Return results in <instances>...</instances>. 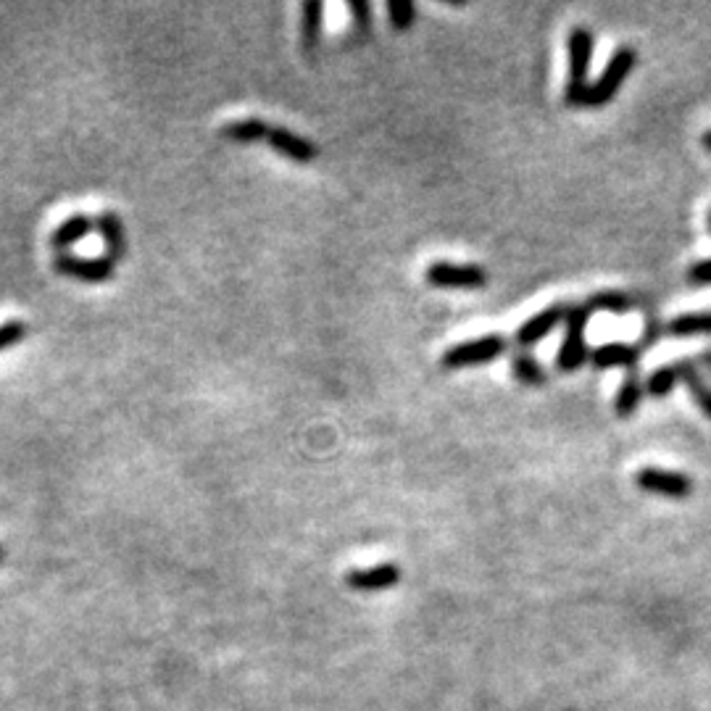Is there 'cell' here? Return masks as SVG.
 Instances as JSON below:
<instances>
[{
    "label": "cell",
    "mask_w": 711,
    "mask_h": 711,
    "mask_svg": "<svg viewBox=\"0 0 711 711\" xmlns=\"http://www.w3.org/2000/svg\"><path fill=\"white\" fill-rule=\"evenodd\" d=\"M272 130V124H266L264 119L248 116V119H237V122H227L222 127V135L235 143H253V140H266Z\"/></svg>",
    "instance_id": "16"
},
{
    "label": "cell",
    "mask_w": 711,
    "mask_h": 711,
    "mask_svg": "<svg viewBox=\"0 0 711 711\" xmlns=\"http://www.w3.org/2000/svg\"><path fill=\"white\" fill-rule=\"evenodd\" d=\"M511 369H514V377H517L522 385H527V388H540V385H546V369L540 367L538 359H532L530 353H519V356H514Z\"/></svg>",
    "instance_id": "19"
},
{
    "label": "cell",
    "mask_w": 711,
    "mask_h": 711,
    "mask_svg": "<svg viewBox=\"0 0 711 711\" xmlns=\"http://www.w3.org/2000/svg\"><path fill=\"white\" fill-rule=\"evenodd\" d=\"M95 230V219H90L87 214H74L66 222H61L56 227V232L51 235V245L56 253H66L72 245H77L79 240H85L90 232Z\"/></svg>",
    "instance_id": "11"
},
{
    "label": "cell",
    "mask_w": 711,
    "mask_h": 711,
    "mask_svg": "<svg viewBox=\"0 0 711 711\" xmlns=\"http://www.w3.org/2000/svg\"><path fill=\"white\" fill-rule=\"evenodd\" d=\"M427 282L435 288H461L477 290L488 285V274L477 264H448V261H435L427 269Z\"/></svg>",
    "instance_id": "5"
},
{
    "label": "cell",
    "mask_w": 711,
    "mask_h": 711,
    "mask_svg": "<svg viewBox=\"0 0 711 711\" xmlns=\"http://www.w3.org/2000/svg\"><path fill=\"white\" fill-rule=\"evenodd\" d=\"M24 338H27V324L19 322V319H11V322L0 324V351L14 348V345L22 343Z\"/></svg>",
    "instance_id": "23"
},
{
    "label": "cell",
    "mask_w": 711,
    "mask_h": 711,
    "mask_svg": "<svg viewBox=\"0 0 711 711\" xmlns=\"http://www.w3.org/2000/svg\"><path fill=\"white\" fill-rule=\"evenodd\" d=\"M680 382V372H677V364H672V367H659L656 372H651V377L646 380V390L648 395H654V398H664V395H669L672 390H675V385Z\"/></svg>",
    "instance_id": "21"
},
{
    "label": "cell",
    "mask_w": 711,
    "mask_h": 711,
    "mask_svg": "<svg viewBox=\"0 0 711 711\" xmlns=\"http://www.w3.org/2000/svg\"><path fill=\"white\" fill-rule=\"evenodd\" d=\"M669 338H693V335H711V311H690L669 319Z\"/></svg>",
    "instance_id": "14"
},
{
    "label": "cell",
    "mask_w": 711,
    "mask_h": 711,
    "mask_svg": "<svg viewBox=\"0 0 711 711\" xmlns=\"http://www.w3.org/2000/svg\"><path fill=\"white\" fill-rule=\"evenodd\" d=\"M640 401H643V385H640V380L635 377V374H630V377L622 382V388L617 390V398H614V411H617L622 419H627L640 409Z\"/></svg>",
    "instance_id": "18"
},
{
    "label": "cell",
    "mask_w": 711,
    "mask_h": 711,
    "mask_svg": "<svg viewBox=\"0 0 711 711\" xmlns=\"http://www.w3.org/2000/svg\"><path fill=\"white\" fill-rule=\"evenodd\" d=\"M590 311H609V314H627L632 309V298L619 290H604V293H593L588 298Z\"/></svg>",
    "instance_id": "20"
},
{
    "label": "cell",
    "mask_w": 711,
    "mask_h": 711,
    "mask_svg": "<svg viewBox=\"0 0 711 711\" xmlns=\"http://www.w3.org/2000/svg\"><path fill=\"white\" fill-rule=\"evenodd\" d=\"M388 16H390V24H393L395 32H406V29L414 27V19H417V6H414L411 0H390Z\"/></svg>",
    "instance_id": "22"
},
{
    "label": "cell",
    "mask_w": 711,
    "mask_h": 711,
    "mask_svg": "<svg viewBox=\"0 0 711 711\" xmlns=\"http://www.w3.org/2000/svg\"><path fill=\"white\" fill-rule=\"evenodd\" d=\"M324 32V3L322 0H309L303 6V22H301V40L306 51H314L319 37Z\"/></svg>",
    "instance_id": "17"
},
{
    "label": "cell",
    "mask_w": 711,
    "mask_h": 711,
    "mask_svg": "<svg viewBox=\"0 0 711 711\" xmlns=\"http://www.w3.org/2000/svg\"><path fill=\"white\" fill-rule=\"evenodd\" d=\"M401 577L395 564H377L372 569H353L348 575V585L356 590H382L395 585Z\"/></svg>",
    "instance_id": "13"
},
{
    "label": "cell",
    "mask_w": 711,
    "mask_h": 711,
    "mask_svg": "<svg viewBox=\"0 0 711 711\" xmlns=\"http://www.w3.org/2000/svg\"><path fill=\"white\" fill-rule=\"evenodd\" d=\"M638 56L632 48H619L614 56L609 58L604 74L588 87V95H585V108H601L619 93V87L630 77L632 66H635Z\"/></svg>",
    "instance_id": "3"
},
{
    "label": "cell",
    "mask_w": 711,
    "mask_h": 711,
    "mask_svg": "<svg viewBox=\"0 0 711 711\" xmlns=\"http://www.w3.org/2000/svg\"><path fill=\"white\" fill-rule=\"evenodd\" d=\"M53 266H56L58 274H66L72 280L98 285V282H106L114 277L116 261L108 259V256H101V259H79L74 253H56Z\"/></svg>",
    "instance_id": "6"
},
{
    "label": "cell",
    "mask_w": 711,
    "mask_h": 711,
    "mask_svg": "<svg viewBox=\"0 0 711 711\" xmlns=\"http://www.w3.org/2000/svg\"><path fill=\"white\" fill-rule=\"evenodd\" d=\"M266 140H269L274 151L293 158V161H301V164H309V161H314V158L319 156V148H316L311 140L295 135V132L285 130V127H272L269 135H266Z\"/></svg>",
    "instance_id": "9"
},
{
    "label": "cell",
    "mask_w": 711,
    "mask_h": 711,
    "mask_svg": "<svg viewBox=\"0 0 711 711\" xmlns=\"http://www.w3.org/2000/svg\"><path fill=\"white\" fill-rule=\"evenodd\" d=\"M590 314L593 311L588 309V303L569 306L567 322H564V343H561L559 356H556L559 372H577V369L585 367V361H590L588 343H585V327L590 322Z\"/></svg>",
    "instance_id": "2"
},
{
    "label": "cell",
    "mask_w": 711,
    "mask_h": 711,
    "mask_svg": "<svg viewBox=\"0 0 711 711\" xmlns=\"http://www.w3.org/2000/svg\"><path fill=\"white\" fill-rule=\"evenodd\" d=\"M688 282L690 285H711V259L696 261L688 269Z\"/></svg>",
    "instance_id": "24"
},
{
    "label": "cell",
    "mask_w": 711,
    "mask_h": 711,
    "mask_svg": "<svg viewBox=\"0 0 711 711\" xmlns=\"http://www.w3.org/2000/svg\"><path fill=\"white\" fill-rule=\"evenodd\" d=\"M0 559H3V551H0Z\"/></svg>",
    "instance_id": "28"
},
{
    "label": "cell",
    "mask_w": 711,
    "mask_h": 711,
    "mask_svg": "<svg viewBox=\"0 0 711 711\" xmlns=\"http://www.w3.org/2000/svg\"><path fill=\"white\" fill-rule=\"evenodd\" d=\"M348 8H351V14L356 16L359 29H369V22H372V6H369L367 0H351Z\"/></svg>",
    "instance_id": "25"
},
{
    "label": "cell",
    "mask_w": 711,
    "mask_h": 711,
    "mask_svg": "<svg viewBox=\"0 0 711 711\" xmlns=\"http://www.w3.org/2000/svg\"><path fill=\"white\" fill-rule=\"evenodd\" d=\"M709 230H711V211H709Z\"/></svg>",
    "instance_id": "27"
},
{
    "label": "cell",
    "mask_w": 711,
    "mask_h": 711,
    "mask_svg": "<svg viewBox=\"0 0 711 711\" xmlns=\"http://www.w3.org/2000/svg\"><path fill=\"white\" fill-rule=\"evenodd\" d=\"M677 372H680V380H683L685 388L693 395V401H696L698 406H701V411L711 419V388L706 385L704 374L698 372L693 361H680V364H677Z\"/></svg>",
    "instance_id": "15"
},
{
    "label": "cell",
    "mask_w": 711,
    "mask_h": 711,
    "mask_svg": "<svg viewBox=\"0 0 711 711\" xmlns=\"http://www.w3.org/2000/svg\"><path fill=\"white\" fill-rule=\"evenodd\" d=\"M635 482H638L640 490L667 498H688L690 490H693V482H690L688 474L669 472V469L656 467L640 469V472L635 474Z\"/></svg>",
    "instance_id": "7"
},
{
    "label": "cell",
    "mask_w": 711,
    "mask_h": 711,
    "mask_svg": "<svg viewBox=\"0 0 711 711\" xmlns=\"http://www.w3.org/2000/svg\"><path fill=\"white\" fill-rule=\"evenodd\" d=\"M569 82L564 101L569 106L585 108V95H588V69L593 58V35L585 27H575L569 32Z\"/></svg>",
    "instance_id": "1"
},
{
    "label": "cell",
    "mask_w": 711,
    "mask_h": 711,
    "mask_svg": "<svg viewBox=\"0 0 711 711\" xmlns=\"http://www.w3.org/2000/svg\"><path fill=\"white\" fill-rule=\"evenodd\" d=\"M506 353V340L501 335H482L469 343L453 345L451 351L443 356V367L446 369H467V367H485L501 359Z\"/></svg>",
    "instance_id": "4"
},
{
    "label": "cell",
    "mask_w": 711,
    "mask_h": 711,
    "mask_svg": "<svg viewBox=\"0 0 711 711\" xmlns=\"http://www.w3.org/2000/svg\"><path fill=\"white\" fill-rule=\"evenodd\" d=\"M567 314H569L567 303H553V306L543 309L540 314L530 316V319H527V322L517 330V343L522 345V348H532V345L543 343V340H546L559 324L567 322Z\"/></svg>",
    "instance_id": "8"
},
{
    "label": "cell",
    "mask_w": 711,
    "mask_h": 711,
    "mask_svg": "<svg viewBox=\"0 0 711 711\" xmlns=\"http://www.w3.org/2000/svg\"><path fill=\"white\" fill-rule=\"evenodd\" d=\"M95 230L103 237L108 259H122L124 253H127V235H124V224L116 216V211H101L98 219H95Z\"/></svg>",
    "instance_id": "10"
},
{
    "label": "cell",
    "mask_w": 711,
    "mask_h": 711,
    "mask_svg": "<svg viewBox=\"0 0 711 711\" xmlns=\"http://www.w3.org/2000/svg\"><path fill=\"white\" fill-rule=\"evenodd\" d=\"M704 145H706V148H709V151H711V130L706 132V135H704Z\"/></svg>",
    "instance_id": "26"
},
{
    "label": "cell",
    "mask_w": 711,
    "mask_h": 711,
    "mask_svg": "<svg viewBox=\"0 0 711 711\" xmlns=\"http://www.w3.org/2000/svg\"><path fill=\"white\" fill-rule=\"evenodd\" d=\"M590 364L596 369H630L638 364V351L627 343H606L590 353Z\"/></svg>",
    "instance_id": "12"
}]
</instances>
